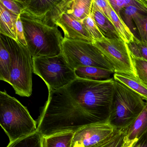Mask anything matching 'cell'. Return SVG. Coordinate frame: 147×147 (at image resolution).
<instances>
[{
  "label": "cell",
  "mask_w": 147,
  "mask_h": 147,
  "mask_svg": "<svg viewBox=\"0 0 147 147\" xmlns=\"http://www.w3.org/2000/svg\"><path fill=\"white\" fill-rule=\"evenodd\" d=\"M114 83L113 78L94 81L77 78L65 87L49 92L37 130L49 136L108 122Z\"/></svg>",
  "instance_id": "obj_1"
},
{
  "label": "cell",
  "mask_w": 147,
  "mask_h": 147,
  "mask_svg": "<svg viewBox=\"0 0 147 147\" xmlns=\"http://www.w3.org/2000/svg\"><path fill=\"white\" fill-rule=\"evenodd\" d=\"M137 142V141H136ZM136 142H129L124 140L123 144L122 147H132Z\"/></svg>",
  "instance_id": "obj_34"
},
{
  "label": "cell",
  "mask_w": 147,
  "mask_h": 147,
  "mask_svg": "<svg viewBox=\"0 0 147 147\" xmlns=\"http://www.w3.org/2000/svg\"><path fill=\"white\" fill-rule=\"evenodd\" d=\"M21 7L22 13H27L32 18L42 20L54 7L60 3L59 0H16Z\"/></svg>",
  "instance_id": "obj_11"
},
{
  "label": "cell",
  "mask_w": 147,
  "mask_h": 147,
  "mask_svg": "<svg viewBox=\"0 0 147 147\" xmlns=\"http://www.w3.org/2000/svg\"><path fill=\"white\" fill-rule=\"evenodd\" d=\"M16 33L18 42L24 46H27V43L25 37L24 27L23 23L21 21L20 15L18 17L16 22Z\"/></svg>",
  "instance_id": "obj_30"
},
{
  "label": "cell",
  "mask_w": 147,
  "mask_h": 147,
  "mask_svg": "<svg viewBox=\"0 0 147 147\" xmlns=\"http://www.w3.org/2000/svg\"><path fill=\"white\" fill-rule=\"evenodd\" d=\"M19 16L13 13L0 3V33L17 40L16 22Z\"/></svg>",
  "instance_id": "obj_14"
},
{
  "label": "cell",
  "mask_w": 147,
  "mask_h": 147,
  "mask_svg": "<svg viewBox=\"0 0 147 147\" xmlns=\"http://www.w3.org/2000/svg\"><path fill=\"white\" fill-rule=\"evenodd\" d=\"M111 17L113 24L120 38L127 44L134 41L135 37L129 27L123 21L121 17L118 16L111 6Z\"/></svg>",
  "instance_id": "obj_21"
},
{
  "label": "cell",
  "mask_w": 147,
  "mask_h": 147,
  "mask_svg": "<svg viewBox=\"0 0 147 147\" xmlns=\"http://www.w3.org/2000/svg\"><path fill=\"white\" fill-rule=\"evenodd\" d=\"M11 57V69L10 84L16 94L22 97H30L32 91V74L34 73L33 59L27 46L11 38L0 35Z\"/></svg>",
  "instance_id": "obj_4"
},
{
  "label": "cell",
  "mask_w": 147,
  "mask_h": 147,
  "mask_svg": "<svg viewBox=\"0 0 147 147\" xmlns=\"http://www.w3.org/2000/svg\"><path fill=\"white\" fill-rule=\"evenodd\" d=\"M0 3L16 15L19 16L22 13V8L16 0H0Z\"/></svg>",
  "instance_id": "obj_28"
},
{
  "label": "cell",
  "mask_w": 147,
  "mask_h": 147,
  "mask_svg": "<svg viewBox=\"0 0 147 147\" xmlns=\"http://www.w3.org/2000/svg\"><path fill=\"white\" fill-rule=\"evenodd\" d=\"M147 13V0H135L133 5L123 8L120 12V16L135 36L136 28L133 23V19L136 15Z\"/></svg>",
  "instance_id": "obj_15"
},
{
  "label": "cell",
  "mask_w": 147,
  "mask_h": 147,
  "mask_svg": "<svg viewBox=\"0 0 147 147\" xmlns=\"http://www.w3.org/2000/svg\"><path fill=\"white\" fill-rule=\"evenodd\" d=\"M124 137L123 129H116L106 138L92 147H122Z\"/></svg>",
  "instance_id": "obj_23"
},
{
  "label": "cell",
  "mask_w": 147,
  "mask_h": 147,
  "mask_svg": "<svg viewBox=\"0 0 147 147\" xmlns=\"http://www.w3.org/2000/svg\"><path fill=\"white\" fill-rule=\"evenodd\" d=\"M43 138L37 130L27 136L9 143L7 147H43Z\"/></svg>",
  "instance_id": "obj_22"
},
{
  "label": "cell",
  "mask_w": 147,
  "mask_h": 147,
  "mask_svg": "<svg viewBox=\"0 0 147 147\" xmlns=\"http://www.w3.org/2000/svg\"><path fill=\"white\" fill-rule=\"evenodd\" d=\"M132 147H147V131L136 142Z\"/></svg>",
  "instance_id": "obj_33"
},
{
  "label": "cell",
  "mask_w": 147,
  "mask_h": 147,
  "mask_svg": "<svg viewBox=\"0 0 147 147\" xmlns=\"http://www.w3.org/2000/svg\"><path fill=\"white\" fill-rule=\"evenodd\" d=\"M77 78L94 81H102L111 79L114 72L100 68L83 67L75 69Z\"/></svg>",
  "instance_id": "obj_16"
},
{
  "label": "cell",
  "mask_w": 147,
  "mask_h": 147,
  "mask_svg": "<svg viewBox=\"0 0 147 147\" xmlns=\"http://www.w3.org/2000/svg\"><path fill=\"white\" fill-rule=\"evenodd\" d=\"M74 132L57 133L43 137V147H71Z\"/></svg>",
  "instance_id": "obj_20"
},
{
  "label": "cell",
  "mask_w": 147,
  "mask_h": 147,
  "mask_svg": "<svg viewBox=\"0 0 147 147\" xmlns=\"http://www.w3.org/2000/svg\"><path fill=\"white\" fill-rule=\"evenodd\" d=\"M91 15L100 32L106 38H120L112 21L100 11L94 1Z\"/></svg>",
  "instance_id": "obj_12"
},
{
  "label": "cell",
  "mask_w": 147,
  "mask_h": 147,
  "mask_svg": "<svg viewBox=\"0 0 147 147\" xmlns=\"http://www.w3.org/2000/svg\"><path fill=\"white\" fill-rule=\"evenodd\" d=\"M94 0H71L68 12L82 22L91 13Z\"/></svg>",
  "instance_id": "obj_18"
},
{
  "label": "cell",
  "mask_w": 147,
  "mask_h": 147,
  "mask_svg": "<svg viewBox=\"0 0 147 147\" xmlns=\"http://www.w3.org/2000/svg\"><path fill=\"white\" fill-rule=\"evenodd\" d=\"M125 131L124 140L136 142L147 131V101L146 105L135 121Z\"/></svg>",
  "instance_id": "obj_13"
},
{
  "label": "cell",
  "mask_w": 147,
  "mask_h": 147,
  "mask_svg": "<svg viewBox=\"0 0 147 147\" xmlns=\"http://www.w3.org/2000/svg\"><path fill=\"white\" fill-rule=\"evenodd\" d=\"M127 45L131 55L137 58H142L139 47L134 39V41L128 44Z\"/></svg>",
  "instance_id": "obj_31"
},
{
  "label": "cell",
  "mask_w": 147,
  "mask_h": 147,
  "mask_svg": "<svg viewBox=\"0 0 147 147\" xmlns=\"http://www.w3.org/2000/svg\"><path fill=\"white\" fill-rule=\"evenodd\" d=\"M111 6L118 16L121 17L120 12L123 8L133 5L135 0H108Z\"/></svg>",
  "instance_id": "obj_27"
},
{
  "label": "cell",
  "mask_w": 147,
  "mask_h": 147,
  "mask_svg": "<svg viewBox=\"0 0 147 147\" xmlns=\"http://www.w3.org/2000/svg\"><path fill=\"white\" fill-rule=\"evenodd\" d=\"M147 101L125 85L115 80L108 122L116 129H126L139 116Z\"/></svg>",
  "instance_id": "obj_5"
},
{
  "label": "cell",
  "mask_w": 147,
  "mask_h": 147,
  "mask_svg": "<svg viewBox=\"0 0 147 147\" xmlns=\"http://www.w3.org/2000/svg\"><path fill=\"white\" fill-rule=\"evenodd\" d=\"M131 57L137 77L147 84V60Z\"/></svg>",
  "instance_id": "obj_26"
},
{
  "label": "cell",
  "mask_w": 147,
  "mask_h": 147,
  "mask_svg": "<svg viewBox=\"0 0 147 147\" xmlns=\"http://www.w3.org/2000/svg\"><path fill=\"white\" fill-rule=\"evenodd\" d=\"M67 10L61 13L55 21V25L61 28L63 31L64 38L93 43V39L85 28L82 22L68 12Z\"/></svg>",
  "instance_id": "obj_10"
},
{
  "label": "cell",
  "mask_w": 147,
  "mask_h": 147,
  "mask_svg": "<svg viewBox=\"0 0 147 147\" xmlns=\"http://www.w3.org/2000/svg\"><path fill=\"white\" fill-rule=\"evenodd\" d=\"M94 1L100 11L111 21V5L108 0H94Z\"/></svg>",
  "instance_id": "obj_29"
},
{
  "label": "cell",
  "mask_w": 147,
  "mask_h": 147,
  "mask_svg": "<svg viewBox=\"0 0 147 147\" xmlns=\"http://www.w3.org/2000/svg\"><path fill=\"white\" fill-rule=\"evenodd\" d=\"M20 18L27 47L33 58L62 53L63 38L57 26L47 25L25 13H21Z\"/></svg>",
  "instance_id": "obj_2"
},
{
  "label": "cell",
  "mask_w": 147,
  "mask_h": 147,
  "mask_svg": "<svg viewBox=\"0 0 147 147\" xmlns=\"http://www.w3.org/2000/svg\"><path fill=\"white\" fill-rule=\"evenodd\" d=\"M62 53L74 70L80 67H92L108 69L114 73L112 65L93 43L63 38Z\"/></svg>",
  "instance_id": "obj_7"
},
{
  "label": "cell",
  "mask_w": 147,
  "mask_h": 147,
  "mask_svg": "<svg viewBox=\"0 0 147 147\" xmlns=\"http://www.w3.org/2000/svg\"><path fill=\"white\" fill-rule=\"evenodd\" d=\"M134 40L137 44L139 49L140 53L142 56V58L144 60H147V44L142 42L140 39L135 37Z\"/></svg>",
  "instance_id": "obj_32"
},
{
  "label": "cell",
  "mask_w": 147,
  "mask_h": 147,
  "mask_svg": "<svg viewBox=\"0 0 147 147\" xmlns=\"http://www.w3.org/2000/svg\"><path fill=\"white\" fill-rule=\"evenodd\" d=\"M93 44L112 65L114 73L137 77L128 45L121 38H105L101 41L94 42Z\"/></svg>",
  "instance_id": "obj_8"
},
{
  "label": "cell",
  "mask_w": 147,
  "mask_h": 147,
  "mask_svg": "<svg viewBox=\"0 0 147 147\" xmlns=\"http://www.w3.org/2000/svg\"><path fill=\"white\" fill-rule=\"evenodd\" d=\"M133 21L136 25L140 40L147 44V13L136 15Z\"/></svg>",
  "instance_id": "obj_24"
},
{
  "label": "cell",
  "mask_w": 147,
  "mask_h": 147,
  "mask_svg": "<svg viewBox=\"0 0 147 147\" xmlns=\"http://www.w3.org/2000/svg\"><path fill=\"white\" fill-rule=\"evenodd\" d=\"M113 76L115 80L125 85L147 100V84L138 77L116 73Z\"/></svg>",
  "instance_id": "obj_17"
},
{
  "label": "cell",
  "mask_w": 147,
  "mask_h": 147,
  "mask_svg": "<svg viewBox=\"0 0 147 147\" xmlns=\"http://www.w3.org/2000/svg\"><path fill=\"white\" fill-rule=\"evenodd\" d=\"M12 59L4 42L0 39V80L9 83L11 77Z\"/></svg>",
  "instance_id": "obj_19"
},
{
  "label": "cell",
  "mask_w": 147,
  "mask_h": 147,
  "mask_svg": "<svg viewBox=\"0 0 147 147\" xmlns=\"http://www.w3.org/2000/svg\"><path fill=\"white\" fill-rule=\"evenodd\" d=\"M116 129L109 123L83 127L74 132L71 147H92L112 134Z\"/></svg>",
  "instance_id": "obj_9"
},
{
  "label": "cell",
  "mask_w": 147,
  "mask_h": 147,
  "mask_svg": "<svg viewBox=\"0 0 147 147\" xmlns=\"http://www.w3.org/2000/svg\"><path fill=\"white\" fill-rule=\"evenodd\" d=\"M34 73L45 82L49 92L65 87L77 79L75 71L62 53L53 57H34Z\"/></svg>",
  "instance_id": "obj_6"
},
{
  "label": "cell",
  "mask_w": 147,
  "mask_h": 147,
  "mask_svg": "<svg viewBox=\"0 0 147 147\" xmlns=\"http://www.w3.org/2000/svg\"><path fill=\"white\" fill-rule=\"evenodd\" d=\"M82 23L94 42L101 41L105 38L98 28L91 13L83 20Z\"/></svg>",
  "instance_id": "obj_25"
},
{
  "label": "cell",
  "mask_w": 147,
  "mask_h": 147,
  "mask_svg": "<svg viewBox=\"0 0 147 147\" xmlns=\"http://www.w3.org/2000/svg\"><path fill=\"white\" fill-rule=\"evenodd\" d=\"M0 125L10 142L27 136L38 129L37 122L27 108L5 91L0 92Z\"/></svg>",
  "instance_id": "obj_3"
}]
</instances>
